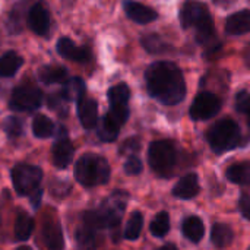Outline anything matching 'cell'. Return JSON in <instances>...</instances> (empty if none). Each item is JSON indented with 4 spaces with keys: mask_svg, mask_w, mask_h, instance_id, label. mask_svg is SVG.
<instances>
[{
    "mask_svg": "<svg viewBox=\"0 0 250 250\" xmlns=\"http://www.w3.org/2000/svg\"><path fill=\"white\" fill-rule=\"evenodd\" d=\"M208 16H211L208 12V7L204 3L196 1V0L186 1L180 10V21H182L183 28L186 29L198 26Z\"/></svg>",
    "mask_w": 250,
    "mask_h": 250,
    "instance_id": "30bf717a",
    "label": "cell"
},
{
    "mask_svg": "<svg viewBox=\"0 0 250 250\" xmlns=\"http://www.w3.org/2000/svg\"><path fill=\"white\" fill-rule=\"evenodd\" d=\"M199 193V179L195 173L183 176L174 186L173 195L179 199H193Z\"/></svg>",
    "mask_w": 250,
    "mask_h": 250,
    "instance_id": "e0dca14e",
    "label": "cell"
},
{
    "mask_svg": "<svg viewBox=\"0 0 250 250\" xmlns=\"http://www.w3.org/2000/svg\"><path fill=\"white\" fill-rule=\"evenodd\" d=\"M142 227H144V215L139 212V211H135L127 224H126V229H125V239L126 240H130V242H135L139 239L141 236V231H142Z\"/></svg>",
    "mask_w": 250,
    "mask_h": 250,
    "instance_id": "f546056e",
    "label": "cell"
},
{
    "mask_svg": "<svg viewBox=\"0 0 250 250\" xmlns=\"http://www.w3.org/2000/svg\"><path fill=\"white\" fill-rule=\"evenodd\" d=\"M233 239H234V233H233L230 226L223 224V223H217V224L212 226L211 240H212L214 246H217L220 249H224V248L231 245Z\"/></svg>",
    "mask_w": 250,
    "mask_h": 250,
    "instance_id": "d4e9b609",
    "label": "cell"
},
{
    "mask_svg": "<svg viewBox=\"0 0 250 250\" xmlns=\"http://www.w3.org/2000/svg\"><path fill=\"white\" fill-rule=\"evenodd\" d=\"M38 78L42 83L51 85V83H63L67 79V70L63 66H42L38 72Z\"/></svg>",
    "mask_w": 250,
    "mask_h": 250,
    "instance_id": "44dd1931",
    "label": "cell"
},
{
    "mask_svg": "<svg viewBox=\"0 0 250 250\" xmlns=\"http://www.w3.org/2000/svg\"><path fill=\"white\" fill-rule=\"evenodd\" d=\"M207 141L214 152L224 154L242 144V132L234 120L223 119L208 130Z\"/></svg>",
    "mask_w": 250,
    "mask_h": 250,
    "instance_id": "277c9868",
    "label": "cell"
},
{
    "mask_svg": "<svg viewBox=\"0 0 250 250\" xmlns=\"http://www.w3.org/2000/svg\"><path fill=\"white\" fill-rule=\"evenodd\" d=\"M4 130L10 138H18L23 132V125L18 117H7L4 120Z\"/></svg>",
    "mask_w": 250,
    "mask_h": 250,
    "instance_id": "d6a6232c",
    "label": "cell"
},
{
    "mask_svg": "<svg viewBox=\"0 0 250 250\" xmlns=\"http://www.w3.org/2000/svg\"><path fill=\"white\" fill-rule=\"evenodd\" d=\"M23 64V59L15 53V51H7L0 57V76L1 78H12L19 67Z\"/></svg>",
    "mask_w": 250,
    "mask_h": 250,
    "instance_id": "484cf974",
    "label": "cell"
},
{
    "mask_svg": "<svg viewBox=\"0 0 250 250\" xmlns=\"http://www.w3.org/2000/svg\"><path fill=\"white\" fill-rule=\"evenodd\" d=\"M10 177L13 182L15 192L19 196H31L40 189L42 180V170L31 164H16L10 171Z\"/></svg>",
    "mask_w": 250,
    "mask_h": 250,
    "instance_id": "8992f818",
    "label": "cell"
},
{
    "mask_svg": "<svg viewBox=\"0 0 250 250\" xmlns=\"http://www.w3.org/2000/svg\"><path fill=\"white\" fill-rule=\"evenodd\" d=\"M120 125L107 113L98 125V138L103 142H114L120 133Z\"/></svg>",
    "mask_w": 250,
    "mask_h": 250,
    "instance_id": "cb8c5ba5",
    "label": "cell"
},
{
    "mask_svg": "<svg viewBox=\"0 0 250 250\" xmlns=\"http://www.w3.org/2000/svg\"><path fill=\"white\" fill-rule=\"evenodd\" d=\"M110 164L108 161L97 154L82 155L75 166V179L85 188H95L105 185L110 180Z\"/></svg>",
    "mask_w": 250,
    "mask_h": 250,
    "instance_id": "3957f363",
    "label": "cell"
},
{
    "mask_svg": "<svg viewBox=\"0 0 250 250\" xmlns=\"http://www.w3.org/2000/svg\"><path fill=\"white\" fill-rule=\"evenodd\" d=\"M249 250H250V248H249Z\"/></svg>",
    "mask_w": 250,
    "mask_h": 250,
    "instance_id": "60d3db41",
    "label": "cell"
},
{
    "mask_svg": "<svg viewBox=\"0 0 250 250\" xmlns=\"http://www.w3.org/2000/svg\"><path fill=\"white\" fill-rule=\"evenodd\" d=\"M97 233L98 231L82 224V227H79L76 231V250H95Z\"/></svg>",
    "mask_w": 250,
    "mask_h": 250,
    "instance_id": "83f0119b",
    "label": "cell"
},
{
    "mask_svg": "<svg viewBox=\"0 0 250 250\" xmlns=\"http://www.w3.org/2000/svg\"><path fill=\"white\" fill-rule=\"evenodd\" d=\"M239 209L242 215L250 221V195H243L239 201Z\"/></svg>",
    "mask_w": 250,
    "mask_h": 250,
    "instance_id": "d590c367",
    "label": "cell"
},
{
    "mask_svg": "<svg viewBox=\"0 0 250 250\" xmlns=\"http://www.w3.org/2000/svg\"><path fill=\"white\" fill-rule=\"evenodd\" d=\"M149 231L155 237H164V236H167V233L170 231V217H168V214L166 211L158 212L155 215V218L151 221Z\"/></svg>",
    "mask_w": 250,
    "mask_h": 250,
    "instance_id": "4dcf8cb0",
    "label": "cell"
},
{
    "mask_svg": "<svg viewBox=\"0 0 250 250\" xmlns=\"http://www.w3.org/2000/svg\"><path fill=\"white\" fill-rule=\"evenodd\" d=\"M148 163L154 173L161 177H170L177 164V151L171 141H155L148 149Z\"/></svg>",
    "mask_w": 250,
    "mask_h": 250,
    "instance_id": "5b68a950",
    "label": "cell"
},
{
    "mask_svg": "<svg viewBox=\"0 0 250 250\" xmlns=\"http://www.w3.org/2000/svg\"><path fill=\"white\" fill-rule=\"evenodd\" d=\"M34 227H35V223L32 217L28 215L26 212H21L15 220V229H13L16 242H26L31 237Z\"/></svg>",
    "mask_w": 250,
    "mask_h": 250,
    "instance_id": "7402d4cb",
    "label": "cell"
},
{
    "mask_svg": "<svg viewBox=\"0 0 250 250\" xmlns=\"http://www.w3.org/2000/svg\"><path fill=\"white\" fill-rule=\"evenodd\" d=\"M129 98H130V89L126 83H119L108 89V103H110L108 114L120 126H123L129 117V107H127Z\"/></svg>",
    "mask_w": 250,
    "mask_h": 250,
    "instance_id": "52a82bcc",
    "label": "cell"
},
{
    "mask_svg": "<svg viewBox=\"0 0 250 250\" xmlns=\"http://www.w3.org/2000/svg\"><path fill=\"white\" fill-rule=\"evenodd\" d=\"M42 242L48 250H63L64 239L62 233V227L56 220H47L42 224L41 230Z\"/></svg>",
    "mask_w": 250,
    "mask_h": 250,
    "instance_id": "9a60e30c",
    "label": "cell"
},
{
    "mask_svg": "<svg viewBox=\"0 0 250 250\" xmlns=\"http://www.w3.org/2000/svg\"><path fill=\"white\" fill-rule=\"evenodd\" d=\"M158 250H179L174 245H166V246H163V248H160Z\"/></svg>",
    "mask_w": 250,
    "mask_h": 250,
    "instance_id": "f35d334b",
    "label": "cell"
},
{
    "mask_svg": "<svg viewBox=\"0 0 250 250\" xmlns=\"http://www.w3.org/2000/svg\"><path fill=\"white\" fill-rule=\"evenodd\" d=\"M73 154H75V148L73 144L67 139L66 132L54 142L53 149H51V158H53V164L57 168H66L70 166L72 160H73Z\"/></svg>",
    "mask_w": 250,
    "mask_h": 250,
    "instance_id": "7c38bea8",
    "label": "cell"
},
{
    "mask_svg": "<svg viewBox=\"0 0 250 250\" xmlns=\"http://www.w3.org/2000/svg\"><path fill=\"white\" fill-rule=\"evenodd\" d=\"M28 26L41 37H45L50 31V13L42 3H35L28 10Z\"/></svg>",
    "mask_w": 250,
    "mask_h": 250,
    "instance_id": "8fae6325",
    "label": "cell"
},
{
    "mask_svg": "<svg viewBox=\"0 0 250 250\" xmlns=\"http://www.w3.org/2000/svg\"><path fill=\"white\" fill-rule=\"evenodd\" d=\"M236 108L239 113L246 116V122L250 130V92L248 91H240L236 95Z\"/></svg>",
    "mask_w": 250,
    "mask_h": 250,
    "instance_id": "1f68e13d",
    "label": "cell"
},
{
    "mask_svg": "<svg viewBox=\"0 0 250 250\" xmlns=\"http://www.w3.org/2000/svg\"><path fill=\"white\" fill-rule=\"evenodd\" d=\"M245 62H246L248 67H249V69H250V44H249V45H248L246 51H245Z\"/></svg>",
    "mask_w": 250,
    "mask_h": 250,
    "instance_id": "8d00e7d4",
    "label": "cell"
},
{
    "mask_svg": "<svg viewBox=\"0 0 250 250\" xmlns=\"http://www.w3.org/2000/svg\"><path fill=\"white\" fill-rule=\"evenodd\" d=\"M226 176L229 182L240 186H249L250 185V160L240 161L233 166H230L226 171Z\"/></svg>",
    "mask_w": 250,
    "mask_h": 250,
    "instance_id": "ffe728a7",
    "label": "cell"
},
{
    "mask_svg": "<svg viewBox=\"0 0 250 250\" xmlns=\"http://www.w3.org/2000/svg\"><path fill=\"white\" fill-rule=\"evenodd\" d=\"M148 92L164 105H176L185 100L186 81L182 69L171 62H155L145 72Z\"/></svg>",
    "mask_w": 250,
    "mask_h": 250,
    "instance_id": "6da1fadb",
    "label": "cell"
},
{
    "mask_svg": "<svg viewBox=\"0 0 250 250\" xmlns=\"http://www.w3.org/2000/svg\"><path fill=\"white\" fill-rule=\"evenodd\" d=\"M144 48L151 54H167L171 51V45L166 42L158 34H146L141 40Z\"/></svg>",
    "mask_w": 250,
    "mask_h": 250,
    "instance_id": "4316f807",
    "label": "cell"
},
{
    "mask_svg": "<svg viewBox=\"0 0 250 250\" xmlns=\"http://www.w3.org/2000/svg\"><path fill=\"white\" fill-rule=\"evenodd\" d=\"M78 117L81 125L86 129L91 130L97 126L98 122V105L97 101L91 98H81L78 101Z\"/></svg>",
    "mask_w": 250,
    "mask_h": 250,
    "instance_id": "2e32d148",
    "label": "cell"
},
{
    "mask_svg": "<svg viewBox=\"0 0 250 250\" xmlns=\"http://www.w3.org/2000/svg\"><path fill=\"white\" fill-rule=\"evenodd\" d=\"M182 233L183 236L192 242V243H199L204 236H205V226L204 221L196 217V215H189L183 220L182 223Z\"/></svg>",
    "mask_w": 250,
    "mask_h": 250,
    "instance_id": "d6986e66",
    "label": "cell"
},
{
    "mask_svg": "<svg viewBox=\"0 0 250 250\" xmlns=\"http://www.w3.org/2000/svg\"><path fill=\"white\" fill-rule=\"evenodd\" d=\"M42 94L34 86H18L12 91L10 108L15 111H34L41 107Z\"/></svg>",
    "mask_w": 250,
    "mask_h": 250,
    "instance_id": "9c48e42d",
    "label": "cell"
},
{
    "mask_svg": "<svg viewBox=\"0 0 250 250\" xmlns=\"http://www.w3.org/2000/svg\"><path fill=\"white\" fill-rule=\"evenodd\" d=\"M57 53L64 59L78 63H88L91 60V51L85 47H78L69 38H60L57 41Z\"/></svg>",
    "mask_w": 250,
    "mask_h": 250,
    "instance_id": "5bb4252c",
    "label": "cell"
},
{
    "mask_svg": "<svg viewBox=\"0 0 250 250\" xmlns=\"http://www.w3.org/2000/svg\"><path fill=\"white\" fill-rule=\"evenodd\" d=\"M123 7H125L127 18L141 25H146L158 18V13L152 7H149L144 3L135 1V0H125Z\"/></svg>",
    "mask_w": 250,
    "mask_h": 250,
    "instance_id": "4fadbf2b",
    "label": "cell"
},
{
    "mask_svg": "<svg viewBox=\"0 0 250 250\" xmlns=\"http://www.w3.org/2000/svg\"><path fill=\"white\" fill-rule=\"evenodd\" d=\"M142 168H144L142 161H141L136 155H130V157L126 160V163H125V171H126V174H129V176L141 174V173H142Z\"/></svg>",
    "mask_w": 250,
    "mask_h": 250,
    "instance_id": "836d02e7",
    "label": "cell"
},
{
    "mask_svg": "<svg viewBox=\"0 0 250 250\" xmlns=\"http://www.w3.org/2000/svg\"><path fill=\"white\" fill-rule=\"evenodd\" d=\"M32 133L40 139L50 138L54 133V123L42 114H38L32 120Z\"/></svg>",
    "mask_w": 250,
    "mask_h": 250,
    "instance_id": "f1b7e54d",
    "label": "cell"
},
{
    "mask_svg": "<svg viewBox=\"0 0 250 250\" xmlns=\"http://www.w3.org/2000/svg\"><path fill=\"white\" fill-rule=\"evenodd\" d=\"M214 1L218 3V4H221V6H229V4L234 3L236 0H214Z\"/></svg>",
    "mask_w": 250,
    "mask_h": 250,
    "instance_id": "74e56055",
    "label": "cell"
},
{
    "mask_svg": "<svg viewBox=\"0 0 250 250\" xmlns=\"http://www.w3.org/2000/svg\"><path fill=\"white\" fill-rule=\"evenodd\" d=\"M221 110V100L212 92H201L190 105V117L196 122L209 120Z\"/></svg>",
    "mask_w": 250,
    "mask_h": 250,
    "instance_id": "ba28073f",
    "label": "cell"
},
{
    "mask_svg": "<svg viewBox=\"0 0 250 250\" xmlns=\"http://www.w3.org/2000/svg\"><path fill=\"white\" fill-rule=\"evenodd\" d=\"M60 94L66 101H79L85 97V82L81 78L66 79Z\"/></svg>",
    "mask_w": 250,
    "mask_h": 250,
    "instance_id": "603a6c76",
    "label": "cell"
},
{
    "mask_svg": "<svg viewBox=\"0 0 250 250\" xmlns=\"http://www.w3.org/2000/svg\"><path fill=\"white\" fill-rule=\"evenodd\" d=\"M226 32L229 35H243L250 32V10L243 9L227 18Z\"/></svg>",
    "mask_w": 250,
    "mask_h": 250,
    "instance_id": "ac0fdd59",
    "label": "cell"
},
{
    "mask_svg": "<svg viewBox=\"0 0 250 250\" xmlns=\"http://www.w3.org/2000/svg\"><path fill=\"white\" fill-rule=\"evenodd\" d=\"M141 148V142L138 138H130V139H126L123 142V145L120 146V154L125 155V154H132L135 155V152H138Z\"/></svg>",
    "mask_w": 250,
    "mask_h": 250,
    "instance_id": "e575fe53",
    "label": "cell"
},
{
    "mask_svg": "<svg viewBox=\"0 0 250 250\" xmlns=\"http://www.w3.org/2000/svg\"><path fill=\"white\" fill-rule=\"evenodd\" d=\"M16 250H32L31 248H28V246H21V248H18Z\"/></svg>",
    "mask_w": 250,
    "mask_h": 250,
    "instance_id": "ab89813d",
    "label": "cell"
},
{
    "mask_svg": "<svg viewBox=\"0 0 250 250\" xmlns=\"http://www.w3.org/2000/svg\"><path fill=\"white\" fill-rule=\"evenodd\" d=\"M127 195L125 192H114L98 209L86 211L82 217V224L88 226L89 229L100 231L104 229L114 230L119 227L125 208H126Z\"/></svg>",
    "mask_w": 250,
    "mask_h": 250,
    "instance_id": "7a4b0ae2",
    "label": "cell"
}]
</instances>
